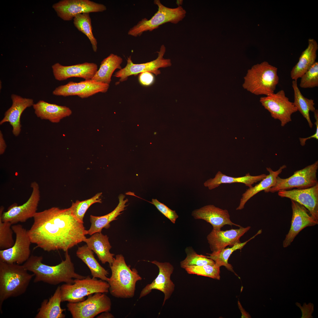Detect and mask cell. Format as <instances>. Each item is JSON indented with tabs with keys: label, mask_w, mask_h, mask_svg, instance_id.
Wrapping results in <instances>:
<instances>
[{
	"label": "cell",
	"mask_w": 318,
	"mask_h": 318,
	"mask_svg": "<svg viewBox=\"0 0 318 318\" xmlns=\"http://www.w3.org/2000/svg\"><path fill=\"white\" fill-rule=\"evenodd\" d=\"M125 196L122 194L119 196V203L115 208L111 212L105 215L97 216H90V221L91 223L89 229L87 230V234L92 235L94 233L101 232L104 228H107L110 226V223L116 220L117 217L122 213L127 206L126 203L128 201L127 199H125Z\"/></svg>",
	"instance_id": "obj_26"
},
{
	"label": "cell",
	"mask_w": 318,
	"mask_h": 318,
	"mask_svg": "<svg viewBox=\"0 0 318 318\" xmlns=\"http://www.w3.org/2000/svg\"><path fill=\"white\" fill-rule=\"evenodd\" d=\"M62 302L60 286H58L53 295L49 299H44L35 318H64L65 315L63 313L65 309L62 308Z\"/></svg>",
	"instance_id": "obj_29"
},
{
	"label": "cell",
	"mask_w": 318,
	"mask_h": 318,
	"mask_svg": "<svg viewBox=\"0 0 318 318\" xmlns=\"http://www.w3.org/2000/svg\"><path fill=\"white\" fill-rule=\"evenodd\" d=\"M151 203L173 223H175L178 216L175 211L173 210L156 199H152Z\"/></svg>",
	"instance_id": "obj_40"
},
{
	"label": "cell",
	"mask_w": 318,
	"mask_h": 318,
	"mask_svg": "<svg viewBox=\"0 0 318 318\" xmlns=\"http://www.w3.org/2000/svg\"><path fill=\"white\" fill-rule=\"evenodd\" d=\"M111 299L105 293H97L77 302H68L67 306L73 318H93L103 312L111 311Z\"/></svg>",
	"instance_id": "obj_10"
},
{
	"label": "cell",
	"mask_w": 318,
	"mask_h": 318,
	"mask_svg": "<svg viewBox=\"0 0 318 318\" xmlns=\"http://www.w3.org/2000/svg\"><path fill=\"white\" fill-rule=\"evenodd\" d=\"M102 193H97L91 198L83 201L77 200L73 202L69 208L72 215L80 222L83 223L85 214L89 207L95 203H101L100 197Z\"/></svg>",
	"instance_id": "obj_35"
},
{
	"label": "cell",
	"mask_w": 318,
	"mask_h": 318,
	"mask_svg": "<svg viewBox=\"0 0 318 318\" xmlns=\"http://www.w3.org/2000/svg\"><path fill=\"white\" fill-rule=\"evenodd\" d=\"M182 1H181V0H177V1L176 4H177L178 5V6H180V5H181L182 4V3H181V2H183Z\"/></svg>",
	"instance_id": "obj_46"
},
{
	"label": "cell",
	"mask_w": 318,
	"mask_h": 318,
	"mask_svg": "<svg viewBox=\"0 0 318 318\" xmlns=\"http://www.w3.org/2000/svg\"><path fill=\"white\" fill-rule=\"evenodd\" d=\"M110 266L111 274L108 278L107 282L110 294L117 298H132L135 295L137 282L142 279L137 270L134 268L131 269L121 254L115 256Z\"/></svg>",
	"instance_id": "obj_3"
},
{
	"label": "cell",
	"mask_w": 318,
	"mask_h": 318,
	"mask_svg": "<svg viewBox=\"0 0 318 318\" xmlns=\"http://www.w3.org/2000/svg\"><path fill=\"white\" fill-rule=\"evenodd\" d=\"M28 232L32 243L44 251L64 252L84 241L87 230L70 208L53 207L37 212Z\"/></svg>",
	"instance_id": "obj_1"
},
{
	"label": "cell",
	"mask_w": 318,
	"mask_h": 318,
	"mask_svg": "<svg viewBox=\"0 0 318 318\" xmlns=\"http://www.w3.org/2000/svg\"><path fill=\"white\" fill-rule=\"evenodd\" d=\"M109 86V84L96 82L92 80L78 82L70 81L66 85L56 87L52 94L55 95L64 97L77 95L81 98H85L99 92L105 93Z\"/></svg>",
	"instance_id": "obj_15"
},
{
	"label": "cell",
	"mask_w": 318,
	"mask_h": 318,
	"mask_svg": "<svg viewBox=\"0 0 318 318\" xmlns=\"http://www.w3.org/2000/svg\"><path fill=\"white\" fill-rule=\"evenodd\" d=\"M318 161L304 168L295 171L292 176L283 178L278 176L275 185L264 191L265 193H274L293 188L303 189L310 188L318 183L317 177Z\"/></svg>",
	"instance_id": "obj_9"
},
{
	"label": "cell",
	"mask_w": 318,
	"mask_h": 318,
	"mask_svg": "<svg viewBox=\"0 0 318 318\" xmlns=\"http://www.w3.org/2000/svg\"><path fill=\"white\" fill-rule=\"evenodd\" d=\"M165 51V46L162 45L158 52V57L156 59L141 64H134L130 56L127 60L126 66L116 72L114 76L120 78L119 81L123 82L126 80L130 76L136 75L143 72H150L157 76L160 73L159 68L170 67L171 65L170 59L163 58Z\"/></svg>",
	"instance_id": "obj_13"
},
{
	"label": "cell",
	"mask_w": 318,
	"mask_h": 318,
	"mask_svg": "<svg viewBox=\"0 0 318 318\" xmlns=\"http://www.w3.org/2000/svg\"><path fill=\"white\" fill-rule=\"evenodd\" d=\"M266 176V175L265 174L252 176L249 173H248L244 176L234 177L226 175L219 171L214 178H210L205 181L204 185L210 190L218 187L222 184L235 183H242L246 186L250 187L254 183L263 180Z\"/></svg>",
	"instance_id": "obj_28"
},
{
	"label": "cell",
	"mask_w": 318,
	"mask_h": 318,
	"mask_svg": "<svg viewBox=\"0 0 318 318\" xmlns=\"http://www.w3.org/2000/svg\"><path fill=\"white\" fill-rule=\"evenodd\" d=\"M34 274H30L23 265L10 264L0 260V311L5 300L24 293Z\"/></svg>",
	"instance_id": "obj_4"
},
{
	"label": "cell",
	"mask_w": 318,
	"mask_h": 318,
	"mask_svg": "<svg viewBox=\"0 0 318 318\" xmlns=\"http://www.w3.org/2000/svg\"><path fill=\"white\" fill-rule=\"evenodd\" d=\"M192 215L196 219H202L210 223L215 230H221L224 225L241 226L231 220L228 211L216 207L213 205L205 206L193 210Z\"/></svg>",
	"instance_id": "obj_21"
},
{
	"label": "cell",
	"mask_w": 318,
	"mask_h": 318,
	"mask_svg": "<svg viewBox=\"0 0 318 318\" xmlns=\"http://www.w3.org/2000/svg\"><path fill=\"white\" fill-rule=\"evenodd\" d=\"M32 106L37 117L52 123L59 122L61 120L70 116L72 113V111L68 107L51 104L43 100L34 104Z\"/></svg>",
	"instance_id": "obj_23"
},
{
	"label": "cell",
	"mask_w": 318,
	"mask_h": 318,
	"mask_svg": "<svg viewBox=\"0 0 318 318\" xmlns=\"http://www.w3.org/2000/svg\"><path fill=\"white\" fill-rule=\"evenodd\" d=\"M32 188L31 195L28 200L22 205L14 203L11 205L7 211L4 212V207L0 208V218L3 221L10 222L12 225L19 222H25L28 219L33 218L37 212L40 200L39 187L35 181L31 184Z\"/></svg>",
	"instance_id": "obj_8"
},
{
	"label": "cell",
	"mask_w": 318,
	"mask_h": 318,
	"mask_svg": "<svg viewBox=\"0 0 318 318\" xmlns=\"http://www.w3.org/2000/svg\"><path fill=\"white\" fill-rule=\"evenodd\" d=\"M123 61L120 56L111 53L101 62L99 69L92 80L95 82L109 85L112 76L117 69H121Z\"/></svg>",
	"instance_id": "obj_30"
},
{
	"label": "cell",
	"mask_w": 318,
	"mask_h": 318,
	"mask_svg": "<svg viewBox=\"0 0 318 318\" xmlns=\"http://www.w3.org/2000/svg\"><path fill=\"white\" fill-rule=\"evenodd\" d=\"M76 254L89 268L92 277L107 281L108 271L99 264L95 258L94 252L87 244L79 247Z\"/></svg>",
	"instance_id": "obj_31"
},
{
	"label": "cell",
	"mask_w": 318,
	"mask_h": 318,
	"mask_svg": "<svg viewBox=\"0 0 318 318\" xmlns=\"http://www.w3.org/2000/svg\"><path fill=\"white\" fill-rule=\"evenodd\" d=\"M318 49V44L316 40L309 39L307 47L302 52L298 62L291 71L290 76L292 80L297 81L316 62Z\"/></svg>",
	"instance_id": "obj_25"
},
{
	"label": "cell",
	"mask_w": 318,
	"mask_h": 318,
	"mask_svg": "<svg viewBox=\"0 0 318 318\" xmlns=\"http://www.w3.org/2000/svg\"><path fill=\"white\" fill-rule=\"evenodd\" d=\"M73 24L75 27L85 34L88 38L91 44L93 51L96 52L97 41L92 31L91 20L90 13H85L78 14L73 19Z\"/></svg>",
	"instance_id": "obj_34"
},
{
	"label": "cell",
	"mask_w": 318,
	"mask_h": 318,
	"mask_svg": "<svg viewBox=\"0 0 318 318\" xmlns=\"http://www.w3.org/2000/svg\"><path fill=\"white\" fill-rule=\"evenodd\" d=\"M55 79L61 81L73 77L82 78L85 80H92L98 70L97 64L85 62L68 66L56 63L52 67Z\"/></svg>",
	"instance_id": "obj_19"
},
{
	"label": "cell",
	"mask_w": 318,
	"mask_h": 318,
	"mask_svg": "<svg viewBox=\"0 0 318 318\" xmlns=\"http://www.w3.org/2000/svg\"><path fill=\"white\" fill-rule=\"evenodd\" d=\"M189 274H194L220 280V267L215 264L191 266L185 269Z\"/></svg>",
	"instance_id": "obj_37"
},
{
	"label": "cell",
	"mask_w": 318,
	"mask_h": 318,
	"mask_svg": "<svg viewBox=\"0 0 318 318\" xmlns=\"http://www.w3.org/2000/svg\"><path fill=\"white\" fill-rule=\"evenodd\" d=\"M149 262L158 267V274L151 283L147 284L142 289L139 299L146 296L153 289L158 290L163 292L164 295L163 306L165 301L170 297L174 290L175 284L170 279V276L173 272L174 267L169 262H160L155 260Z\"/></svg>",
	"instance_id": "obj_16"
},
{
	"label": "cell",
	"mask_w": 318,
	"mask_h": 318,
	"mask_svg": "<svg viewBox=\"0 0 318 318\" xmlns=\"http://www.w3.org/2000/svg\"><path fill=\"white\" fill-rule=\"evenodd\" d=\"M260 102L270 113L272 117L280 121L282 127L292 121V115L297 111L293 103L289 101L282 90L276 93L261 97Z\"/></svg>",
	"instance_id": "obj_12"
},
{
	"label": "cell",
	"mask_w": 318,
	"mask_h": 318,
	"mask_svg": "<svg viewBox=\"0 0 318 318\" xmlns=\"http://www.w3.org/2000/svg\"><path fill=\"white\" fill-rule=\"evenodd\" d=\"M138 80L140 83L144 86H149L153 83L154 78L152 73L148 72H142L139 74Z\"/></svg>",
	"instance_id": "obj_41"
},
{
	"label": "cell",
	"mask_w": 318,
	"mask_h": 318,
	"mask_svg": "<svg viewBox=\"0 0 318 318\" xmlns=\"http://www.w3.org/2000/svg\"><path fill=\"white\" fill-rule=\"evenodd\" d=\"M262 232L261 229L259 230L255 235L248 240L243 243H237L231 248H225L217 251L212 252L211 254L207 253L208 255L206 257L213 260L216 266L219 267L224 266L228 270L234 272L232 266L228 262V259L234 251L238 249H241L249 241L261 234Z\"/></svg>",
	"instance_id": "obj_32"
},
{
	"label": "cell",
	"mask_w": 318,
	"mask_h": 318,
	"mask_svg": "<svg viewBox=\"0 0 318 318\" xmlns=\"http://www.w3.org/2000/svg\"><path fill=\"white\" fill-rule=\"evenodd\" d=\"M16 235L13 245L9 248L0 250V260L10 264H21L30 257L32 242L28 230L19 224L11 226Z\"/></svg>",
	"instance_id": "obj_11"
},
{
	"label": "cell",
	"mask_w": 318,
	"mask_h": 318,
	"mask_svg": "<svg viewBox=\"0 0 318 318\" xmlns=\"http://www.w3.org/2000/svg\"><path fill=\"white\" fill-rule=\"evenodd\" d=\"M11 97L12 105L5 112L4 117L0 122V125L6 122H9L12 127L13 134L17 137L21 131L20 118L21 114L26 108L33 106L34 103L32 99L23 98L15 94H12Z\"/></svg>",
	"instance_id": "obj_22"
},
{
	"label": "cell",
	"mask_w": 318,
	"mask_h": 318,
	"mask_svg": "<svg viewBox=\"0 0 318 318\" xmlns=\"http://www.w3.org/2000/svg\"><path fill=\"white\" fill-rule=\"evenodd\" d=\"M278 196L295 201L304 206L318 221V183L309 188L281 190Z\"/></svg>",
	"instance_id": "obj_18"
},
{
	"label": "cell",
	"mask_w": 318,
	"mask_h": 318,
	"mask_svg": "<svg viewBox=\"0 0 318 318\" xmlns=\"http://www.w3.org/2000/svg\"><path fill=\"white\" fill-rule=\"evenodd\" d=\"M292 211L291 226L283 243V246H289L295 237L304 228L318 224L317 221L303 206L291 200Z\"/></svg>",
	"instance_id": "obj_17"
},
{
	"label": "cell",
	"mask_w": 318,
	"mask_h": 318,
	"mask_svg": "<svg viewBox=\"0 0 318 318\" xmlns=\"http://www.w3.org/2000/svg\"><path fill=\"white\" fill-rule=\"evenodd\" d=\"M154 3L158 7L157 12L150 19L144 18L130 28L128 35L140 37L143 32L152 31L165 23L177 24L186 16V12L181 6L175 8H169L163 5L159 0H155Z\"/></svg>",
	"instance_id": "obj_6"
},
{
	"label": "cell",
	"mask_w": 318,
	"mask_h": 318,
	"mask_svg": "<svg viewBox=\"0 0 318 318\" xmlns=\"http://www.w3.org/2000/svg\"><path fill=\"white\" fill-rule=\"evenodd\" d=\"M286 168L285 165L281 166L277 170L274 171L269 167L266 168L269 174L260 181V182L254 186H252L247 189L244 193L241 198L239 206L236 210H241L243 209L247 202L251 197L259 192L272 187L276 184L277 177L281 173L283 170Z\"/></svg>",
	"instance_id": "obj_27"
},
{
	"label": "cell",
	"mask_w": 318,
	"mask_h": 318,
	"mask_svg": "<svg viewBox=\"0 0 318 318\" xmlns=\"http://www.w3.org/2000/svg\"><path fill=\"white\" fill-rule=\"evenodd\" d=\"M84 242L97 255L99 260L103 264L109 263L111 266L114 260V254L110 251L112 246L108 237L101 232H97L89 238H86Z\"/></svg>",
	"instance_id": "obj_24"
},
{
	"label": "cell",
	"mask_w": 318,
	"mask_h": 318,
	"mask_svg": "<svg viewBox=\"0 0 318 318\" xmlns=\"http://www.w3.org/2000/svg\"><path fill=\"white\" fill-rule=\"evenodd\" d=\"M6 145L1 131H0V154H3L5 152Z\"/></svg>",
	"instance_id": "obj_44"
},
{
	"label": "cell",
	"mask_w": 318,
	"mask_h": 318,
	"mask_svg": "<svg viewBox=\"0 0 318 318\" xmlns=\"http://www.w3.org/2000/svg\"><path fill=\"white\" fill-rule=\"evenodd\" d=\"M52 7L57 16L65 21H71L79 14L101 12L107 9L104 4L89 0H62Z\"/></svg>",
	"instance_id": "obj_14"
},
{
	"label": "cell",
	"mask_w": 318,
	"mask_h": 318,
	"mask_svg": "<svg viewBox=\"0 0 318 318\" xmlns=\"http://www.w3.org/2000/svg\"><path fill=\"white\" fill-rule=\"evenodd\" d=\"M292 87L294 92V100L293 102L295 106L307 120L310 128L313 124L311 121L309 112H314L316 110L314 106V100L304 97L302 94L297 85V80H293Z\"/></svg>",
	"instance_id": "obj_33"
},
{
	"label": "cell",
	"mask_w": 318,
	"mask_h": 318,
	"mask_svg": "<svg viewBox=\"0 0 318 318\" xmlns=\"http://www.w3.org/2000/svg\"><path fill=\"white\" fill-rule=\"evenodd\" d=\"M299 86L312 88L318 86V62H316L301 77Z\"/></svg>",
	"instance_id": "obj_39"
},
{
	"label": "cell",
	"mask_w": 318,
	"mask_h": 318,
	"mask_svg": "<svg viewBox=\"0 0 318 318\" xmlns=\"http://www.w3.org/2000/svg\"><path fill=\"white\" fill-rule=\"evenodd\" d=\"M65 259L55 266L43 263V257L31 255L23 264L25 268L34 274V282L42 281L50 284L60 283L72 284L75 279H82L86 276L77 273L68 251L65 252Z\"/></svg>",
	"instance_id": "obj_2"
},
{
	"label": "cell",
	"mask_w": 318,
	"mask_h": 318,
	"mask_svg": "<svg viewBox=\"0 0 318 318\" xmlns=\"http://www.w3.org/2000/svg\"><path fill=\"white\" fill-rule=\"evenodd\" d=\"M296 304L301 309L302 313V318H309L312 317V314L314 310V305L312 304L309 303L307 305L304 303L302 307L301 306L299 303H296Z\"/></svg>",
	"instance_id": "obj_42"
},
{
	"label": "cell",
	"mask_w": 318,
	"mask_h": 318,
	"mask_svg": "<svg viewBox=\"0 0 318 318\" xmlns=\"http://www.w3.org/2000/svg\"><path fill=\"white\" fill-rule=\"evenodd\" d=\"M277 71V67L266 61L255 64L248 70L243 87L256 95L272 94L279 82Z\"/></svg>",
	"instance_id": "obj_5"
},
{
	"label": "cell",
	"mask_w": 318,
	"mask_h": 318,
	"mask_svg": "<svg viewBox=\"0 0 318 318\" xmlns=\"http://www.w3.org/2000/svg\"><path fill=\"white\" fill-rule=\"evenodd\" d=\"M12 224L9 222L3 221L0 218V249H6L11 247L14 243L13 237L14 231Z\"/></svg>",
	"instance_id": "obj_38"
},
{
	"label": "cell",
	"mask_w": 318,
	"mask_h": 318,
	"mask_svg": "<svg viewBox=\"0 0 318 318\" xmlns=\"http://www.w3.org/2000/svg\"><path fill=\"white\" fill-rule=\"evenodd\" d=\"M185 251L186 257L180 263V266L183 268L185 269L191 266L215 264L213 260L207 258L206 256L197 254L191 247H187Z\"/></svg>",
	"instance_id": "obj_36"
},
{
	"label": "cell",
	"mask_w": 318,
	"mask_h": 318,
	"mask_svg": "<svg viewBox=\"0 0 318 318\" xmlns=\"http://www.w3.org/2000/svg\"><path fill=\"white\" fill-rule=\"evenodd\" d=\"M251 228L250 226L226 231L212 229L208 235L207 238L212 252L221 250L229 246H232L240 243V239Z\"/></svg>",
	"instance_id": "obj_20"
},
{
	"label": "cell",
	"mask_w": 318,
	"mask_h": 318,
	"mask_svg": "<svg viewBox=\"0 0 318 318\" xmlns=\"http://www.w3.org/2000/svg\"><path fill=\"white\" fill-rule=\"evenodd\" d=\"M314 117L316 120L314 123L316 126V130L314 134L310 137L306 138H299V140L300 144L302 146H304L306 144V141L312 138L318 140V111L317 110H316L314 112Z\"/></svg>",
	"instance_id": "obj_43"
},
{
	"label": "cell",
	"mask_w": 318,
	"mask_h": 318,
	"mask_svg": "<svg viewBox=\"0 0 318 318\" xmlns=\"http://www.w3.org/2000/svg\"><path fill=\"white\" fill-rule=\"evenodd\" d=\"M110 312H105L101 313V314L97 316V318H115L114 316Z\"/></svg>",
	"instance_id": "obj_45"
},
{
	"label": "cell",
	"mask_w": 318,
	"mask_h": 318,
	"mask_svg": "<svg viewBox=\"0 0 318 318\" xmlns=\"http://www.w3.org/2000/svg\"><path fill=\"white\" fill-rule=\"evenodd\" d=\"M60 287L62 302H77L91 294L107 293L109 285L107 281L88 276L82 279H75L74 283H65Z\"/></svg>",
	"instance_id": "obj_7"
}]
</instances>
